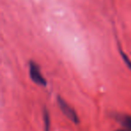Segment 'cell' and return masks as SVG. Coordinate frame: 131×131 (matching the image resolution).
Masks as SVG:
<instances>
[{
	"mask_svg": "<svg viewBox=\"0 0 131 131\" xmlns=\"http://www.w3.org/2000/svg\"><path fill=\"white\" fill-rule=\"evenodd\" d=\"M58 106H59L60 110L63 112V114L65 115L68 119H70L72 122L77 124L79 123V118L77 113L75 111V110L68 103V102L66 100H64L62 97L58 96Z\"/></svg>",
	"mask_w": 131,
	"mask_h": 131,
	"instance_id": "1",
	"label": "cell"
},
{
	"mask_svg": "<svg viewBox=\"0 0 131 131\" xmlns=\"http://www.w3.org/2000/svg\"><path fill=\"white\" fill-rule=\"evenodd\" d=\"M29 74L31 79L36 84H39L40 86H45L47 84L46 79L42 77L41 72L40 70L39 66L35 62L31 61L29 64Z\"/></svg>",
	"mask_w": 131,
	"mask_h": 131,
	"instance_id": "2",
	"label": "cell"
},
{
	"mask_svg": "<svg viewBox=\"0 0 131 131\" xmlns=\"http://www.w3.org/2000/svg\"><path fill=\"white\" fill-rule=\"evenodd\" d=\"M119 121L124 128L127 131H131V116L129 115H122L119 117Z\"/></svg>",
	"mask_w": 131,
	"mask_h": 131,
	"instance_id": "3",
	"label": "cell"
},
{
	"mask_svg": "<svg viewBox=\"0 0 131 131\" xmlns=\"http://www.w3.org/2000/svg\"><path fill=\"white\" fill-rule=\"evenodd\" d=\"M43 121H44V127H45V131H49V127H50V118H49V114L47 111V110L44 111Z\"/></svg>",
	"mask_w": 131,
	"mask_h": 131,
	"instance_id": "4",
	"label": "cell"
},
{
	"mask_svg": "<svg viewBox=\"0 0 131 131\" xmlns=\"http://www.w3.org/2000/svg\"><path fill=\"white\" fill-rule=\"evenodd\" d=\"M119 53H120V56H121L122 58H123L124 62H125L126 65L127 66V68H128L129 69L131 70V61H130V59L128 58V57H127V55L125 54V52H124L122 49H119Z\"/></svg>",
	"mask_w": 131,
	"mask_h": 131,
	"instance_id": "5",
	"label": "cell"
},
{
	"mask_svg": "<svg viewBox=\"0 0 131 131\" xmlns=\"http://www.w3.org/2000/svg\"><path fill=\"white\" fill-rule=\"evenodd\" d=\"M116 131H127L126 129H118V130H116Z\"/></svg>",
	"mask_w": 131,
	"mask_h": 131,
	"instance_id": "6",
	"label": "cell"
}]
</instances>
